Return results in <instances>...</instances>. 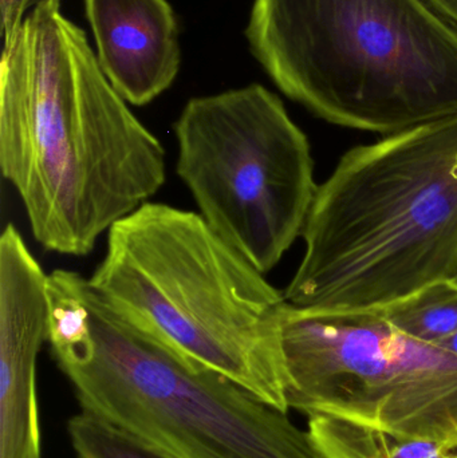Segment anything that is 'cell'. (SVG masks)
<instances>
[{
  "mask_svg": "<svg viewBox=\"0 0 457 458\" xmlns=\"http://www.w3.org/2000/svg\"><path fill=\"white\" fill-rule=\"evenodd\" d=\"M0 168L35 240L85 256L165 184V149L110 85L61 0L3 43Z\"/></svg>",
  "mask_w": 457,
  "mask_h": 458,
  "instance_id": "1",
  "label": "cell"
},
{
  "mask_svg": "<svg viewBox=\"0 0 457 458\" xmlns=\"http://www.w3.org/2000/svg\"><path fill=\"white\" fill-rule=\"evenodd\" d=\"M284 295L313 311L384 309L457 277V113L353 148L318 185Z\"/></svg>",
  "mask_w": 457,
  "mask_h": 458,
  "instance_id": "2",
  "label": "cell"
},
{
  "mask_svg": "<svg viewBox=\"0 0 457 458\" xmlns=\"http://www.w3.org/2000/svg\"><path fill=\"white\" fill-rule=\"evenodd\" d=\"M88 280L144 333L289 413L286 299L200 214L142 204L109 229L106 253Z\"/></svg>",
  "mask_w": 457,
  "mask_h": 458,
  "instance_id": "3",
  "label": "cell"
},
{
  "mask_svg": "<svg viewBox=\"0 0 457 458\" xmlns=\"http://www.w3.org/2000/svg\"><path fill=\"white\" fill-rule=\"evenodd\" d=\"M246 37L333 125L389 136L457 113V29L426 0H254Z\"/></svg>",
  "mask_w": 457,
  "mask_h": 458,
  "instance_id": "4",
  "label": "cell"
},
{
  "mask_svg": "<svg viewBox=\"0 0 457 458\" xmlns=\"http://www.w3.org/2000/svg\"><path fill=\"white\" fill-rule=\"evenodd\" d=\"M48 344L83 411L174 458H327L289 413L144 333L85 277Z\"/></svg>",
  "mask_w": 457,
  "mask_h": 458,
  "instance_id": "5",
  "label": "cell"
},
{
  "mask_svg": "<svg viewBox=\"0 0 457 458\" xmlns=\"http://www.w3.org/2000/svg\"><path fill=\"white\" fill-rule=\"evenodd\" d=\"M176 171L200 216L271 271L302 237L318 185L308 137L259 83L195 97L174 123Z\"/></svg>",
  "mask_w": 457,
  "mask_h": 458,
  "instance_id": "6",
  "label": "cell"
},
{
  "mask_svg": "<svg viewBox=\"0 0 457 458\" xmlns=\"http://www.w3.org/2000/svg\"><path fill=\"white\" fill-rule=\"evenodd\" d=\"M281 347L290 409L457 451V357L410 338L380 310L287 303Z\"/></svg>",
  "mask_w": 457,
  "mask_h": 458,
  "instance_id": "7",
  "label": "cell"
},
{
  "mask_svg": "<svg viewBox=\"0 0 457 458\" xmlns=\"http://www.w3.org/2000/svg\"><path fill=\"white\" fill-rule=\"evenodd\" d=\"M47 277L8 223L0 237V458H42L37 360L47 341Z\"/></svg>",
  "mask_w": 457,
  "mask_h": 458,
  "instance_id": "8",
  "label": "cell"
},
{
  "mask_svg": "<svg viewBox=\"0 0 457 458\" xmlns=\"http://www.w3.org/2000/svg\"><path fill=\"white\" fill-rule=\"evenodd\" d=\"M85 11L99 67L128 104L145 106L173 85L182 47L168 0H85Z\"/></svg>",
  "mask_w": 457,
  "mask_h": 458,
  "instance_id": "9",
  "label": "cell"
},
{
  "mask_svg": "<svg viewBox=\"0 0 457 458\" xmlns=\"http://www.w3.org/2000/svg\"><path fill=\"white\" fill-rule=\"evenodd\" d=\"M308 430L327 458H451L455 454L436 441L394 437L327 414L309 416Z\"/></svg>",
  "mask_w": 457,
  "mask_h": 458,
  "instance_id": "10",
  "label": "cell"
},
{
  "mask_svg": "<svg viewBox=\"0 0 457 458\" xmlns=\"http://www.w3.org/2000/svg\"><path fill=\"white\" fill-rule=\"evenodd\" d=\"M377 310L410 338L437 346L457 333V280L431 283Z\"/></svg>",
  "mask_w": 457,
  "mask_h": 458,
  "instance_id": "11",
  "label": "cell"
},
{
  "mask_svg": "<svg viewBox=\"0 0 457 458\" xmlns=\"http://www.w3.org/2000/svg\"><path fill=\"white\" fill-rule=\"evenodd\" d=\"M67 433L78 458H174L88 411H82L69 420Z\"/></svg>",
  "mask_w": 457,
  "mask_h": 458,
  "instance_id": "12",
  "label": "cell"
},
{
  "mask_svg": "<svg viewBox=\"0 0 457 458\" xmlns=\"http://www.w3.org/2000/svg\"><path fill=\"white\" fill-rule=\"evenodd\" d=\"M46 2L51 0H0L3 40L8 39L18 30L30 11Z\"/></svg>",
  "mask_w": 457,
  "mask_h": 458,
  "instance_id": "13",
  "label": "cell"
},
{
  "mask_svg": "<svg viewBox=\"0 0 457 458\" xmlns=\"http://www.w3.org/2000/svg\"><path fill=\"white\" fill-rule=\"evenodd\" d=\"M426 2L457 29V0H426Z\"/></svg>",
  "mask_w": 457,
  "mask_h": 458,
  "instance_id": "14",
  "label": "cell"
},
{
  "mask_svg": "<svg viewBox=\"0 0 457 458\" xmlns=\"http://www.w3.org/2000/svg\"><path fill=\"white\" fill-rule=\"evenodd\" d=\"M437 346L447 350L448 352L457 357V333L451 335L450 338L445 339V341H443L442 344H437Z\"/></svg>",
  "mask_w": 457,
  "mask_h": 458,
  "instance_id": "15",
  "label": "cell"
},
{
  "mask_svg": "<svg viewBox=\"0 0 457 458\" xmlns=\"http://www.w3.org/2000/svg\"><path fill=\"white\" fill-rule=\"evenodd\" d=\"M451 458H457V454H453V456Z\"/></svg>",
  "mask_w": 457,
  "mask_h": 458,
  "instance_id": "16",
  "label": "cell"
}]
</instances>
